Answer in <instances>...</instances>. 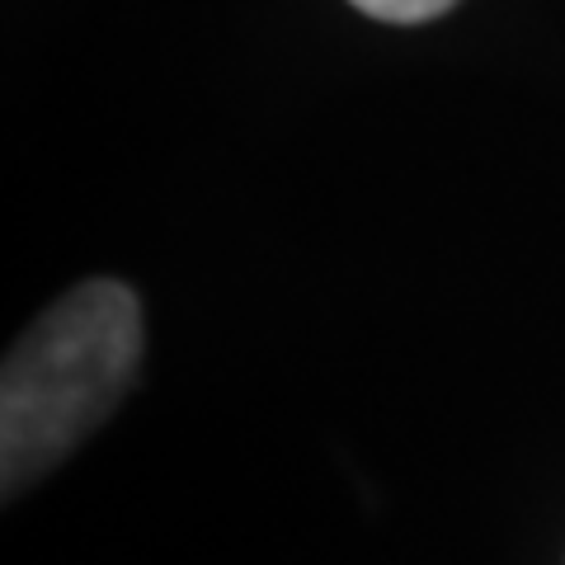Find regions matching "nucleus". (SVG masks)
<instances>
[{"label":"nucleus","mask_w":565,"mask_h":565,"mask_svg":"<svg viewBox=\"0 0 565 565\" xmlns=\"http://www.w3.org/2000/svg\"><path fill=\"white\" fill-rule=\"evenodd\" d=\"M141 363V302L128 282L90 278L57 297L0 373L6 500L62 467L128 396Z\"/></svg>","instance_id":"nucleus-1"},{"label":"nucleus","mask_w":565,"mask_h":565,"mask_svg":"<svg viewBox=\"0 0 565 565\" xmlns=\"http://www.w3.org/2000/svg\"><path fill=\"white\" fill-rule=\"evenodd\" d=\"M349 6H359L363 14L386 20V24H424V20L448 14L457 0H349Z\"/></svg>","instance_id":"nucleus-2"}]
</instances>
